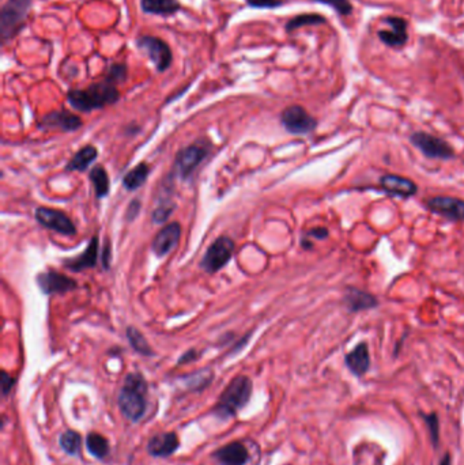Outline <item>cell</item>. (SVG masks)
Masks as SVG:
<instances>
[{
    "label": "cell",
    "mask_w": 464,
    "mask_h": 465,
    "mask_svg": "<svg viewBox=\"0 0 464 465\" xmlns=\"http://www.w3.org/2000/svg\"><path fill=\"white\" fill-rule=\"evenodd\" d=\"M67 102L78 112L90 113L105 106L115 105L120 100L117 85L104 76L100 82L91 83L86 88H71L67 93Z\"/></svg>",
    "instance_id": "6da1fadb"
},
{
    "label": "cell",
    "mask_w": 464,
    "mask_h": 465,
    "mask_svg": "<svg viewBox=\"0 0 464 465\" xmlns=\"http://www.w3.org/2000/svg\"><path fill=\"white\" fill-rule=\"evenodd\" d=\"M148 384L141 373H130L124 378L123 387L117 394V406L127 421L136 423L147 411Z\"/></svg>",
    "instance_id": "7a4b0ae2"
},
{
    "label": "cell",
    "mask_w": 464,
    "mask_h": 465,
    "mask_svg": "<svg viewBox=\"0 0 464 465\" xmlns=\"http://www.w3.org/2000/svg\"><path fill=\"white\" fill-rule=\"evenodd\" d=\"M253 391L252 379L247 376H237L228 384L221 393L217 404L213 407V414L221 421L234 418L241 409L247 407Z\"/></svg>",
    "instance_id": "3957f363"
},
{
    "label": "cell",
    "mask_w": 464,
    "mask_h": 465,
    "mask_svg": "<svg viewBox=\"0 0 464 465\" xmlns=\"http://www.w3.org/2000/svg\"><path fill=\"white\" fill-rule=\"evenodd\" d=\"M33 0H6L0 9V41L9 44L25 29Z\"/></svg>",
    "instance_id": "277c9868"
},
{
    "label": "cell",
    "mask_w": 464,
    "mask_h": 465,
    "mask_svg": "<svg viewBox=\"0 0 464 465\" xmlns=\"http://www.w3.org/2000/svg\"><path fill=\"white\" fill-rule=\"evenodd\" d=\"M136 48L145 53L158 73H166L173 64V52L169 44L153 34H139L135 39Z\"/></svg>",
    "instance_id": "5b68a950"
},
{
    "label": "cell",
    "mask_w": 464,
    "mask_h": 465,
    "mask_svg": "<svg viewBox=\"0 0 464 465\" xmlns=\"http://www.w3.org/2000/svg\"><path fill=\"white\" fill-rule=\"evenodd\" d=\"M234 252V241L226 235H221L207 247L203 259L201 262V268L207 274H216L221 271L229 260L232 259Z\"/></svg>",
    "instance_id": "8992f818"
},
{
    "label": "cell",
    "mask_w": 464,
    "mask_h": 465,
    "mask_svg": "<svg viewBox=\"0 0 464 465\" xmlns=\"http://www.w3.org/2000/svg\"><path fill=\"white\" fill-rule=\"evenodd\" d=\"M281 124L291 135H308L318 127V120L301 105H291L281 113Z\"/></svg>",
    "instance_id": "52a82bcc"
},
{
    "label": "cell",
    "mask_w": 464,
    "mask_h": 465,
    "mask_svg": "<svg viewBox=\"0 0 464 465\" xmlns=\"http://www.w3.org/2000/svg\"><path fill=\"white\" fill-rule=\"evenodd\" d=\"M208 155V147L206 145H187L181 148L174 160V175H178L183 180H187Z\"/></svg>",
    "instance_id": "ba28073f"
},
{
    "label": "cell",
    "mask_w": 464,
    "mask_h": 465,
    "mask_svg": "<svg viewBox=\"0 0 464 465\" xmlns=\"http://www.w3.org/2000/svg\"><path fill=\"white\" fill-rule=\"evenodd\" d=\"M411 143L415 145L423 155L435 160H450L453 158V148L444 139L426 132H415L410 138Z\"/></svg>",
    "instance_id": "9c48e42d"
},
{
    "label": "cell",
    "mask_w": 464,
    "mask_h": 465,
    "mask_svg": "<svg viewBox=\"0 0 464 465\" xmlns=\"http://www.w3.org/2000/svg\"><path fill=\"white\" fill-rule=\"evenodd\" d=\"M34 218L45 229L54 230L61 235L71 237L76 234V228L73 220L60 210H54L49 207H39L34 213Z\"/></svg>",
    "instance_id": "30bf717a"
},
{
    "label": "cell",
    "mask_w": 464,
    "mask_h": 465,
    "mask_svg": "<svg viewBox=\"0 0 464 465\" xmlns=\"http://www.w3.org/2000/svg\"><path fill=\"white\" fill-rule=\"evenodd\" d=\"M36 282H37L40 290L46 295L66 294V292L75 290L78 287L76 280L66 277L55 270H48V271L40 272L36 277Z\"/></svg>",
    "instance_id": "8fae6325"
},
{
    "label": "cell",
    "mask_w": 464,
    "mask_h": 465,
    "mask_svg": "<svg viewBox=\"0 0 464 465\" xmlns=\"http://www.w3.org/2000/svg\"><path fill=\"white\" fill-rule=\"evenodd\" d=\"M428 208L452 222H464V200L450 196H435L428 200Z\"/></svg>",
    "instance_id": "7c38bea8"
},
{
    "label": "cell",
    "mask_w": 464,
    "mask_h": 465,
    "mask_svg": "<svg viewBox=\"0 0 464 465\" xmlns=\"http://www.w3.org/2000/svg\"><path fill=\"white\" fill-rule=\"evenodd\" d=\"M82 126H84L82 118L66 109L49 112L40 120V127L44 130L74 132L79 130Z\"/></svg>",
    "instance_id": "4fadbf2b"
},
{
    "label": "cell",
    "mask_w": 464,
    "mask_h": 465,
    "mask_svg": "<svg viewBox=\"0 0 464 465\" xmlns=\"http://www.w3.org/2000/svg\"><path fill=\"white\" fill-rule=\"evenodd\" d=\"M384 24L390 26V29H381L378 33L380 41L390 48H399L406 44L408 40L407 34L406 19L402 16H387L384 18Z\"/></svg>",
    "instance_id": "5bb4252c"
},
{
    "label": "cell",
    "mask_w": 464,
    "mask_h": 465,
    "mask_svg": "<svg viewBox=\"0 0 464 465\" xmlns=\"http://www.w3.org/2000/svg\"><path fill=\"white\" fill-rule=\"evenodd\" d=\"M180 449V438L174 431L158 433L147 441V453L154 459L171 457Z\"/></svg>",
    "instance_id": "9a60e30c"
},
{
    "label": "cell",
    "mask_w": 464,
    "mask_h": 465,
    "mask_svg": "<svg viewBox=\"0 0 464 465\" xmlns=\"http://www.w3.org/2000/svg\"><path fill=\"white\" fill-rule=\"evenodd\" d=\"M180 237H181V225L178 222L165 225L153 240L151 249L158 257H163L177 247Z\"/></svg>",
    "instance_id": "2e32d148"
},
{
    "label": "cell",
    "mask_w": 464,
    "mask_h": 465,
    "mask_svg": "<svg viewBox=\"0 0 464 465\" xmlns=\"http://www.w3.org/2000/svg\"><path fill=\"white\" fill-rule=\"evenodd\" d=\"M219 465H246L249 461L248 448L240 441H233L213 453Z\"/></svg>",
    "instance_id": "e0dca14e"
},
{
    "label": "cell",
    "mask_w": 464,
    "mask_h": 465,
    "mask_svg": "<svg viewBox=\"0 0 464 465\" xmlns=\"http://www.w3.org/2000/svg\"><path fill=\"white\" fill-rule=\"evenodd\" d=\"M380 185L388 195L403 199L414 196L418 189L413 180L396 175H383L380 180Z\"/></svg>",
    "instance_id": "ac0fdd59"
},
{
    "label": "cell",
    "mask_w": 464,
    "mask_h": 465,
    "mask_svg": "<svg viewBox=\"0 0 464 465\" xmlns=\"http://www.w3.org/2000/svg\"><path fill=\"white\" fill-rule=\"evenodd\" d=\"M99 262V237H91L86 249L78 256L63 260L64 267L74 272H81L87 268H94Z\"/></svg>",
    "instance_id": "d6986e66"
},
{
    "label": "cell",
    "mask_w": 464,
    "mask_h": 465,
    "mask_svg": "<svg viewBox=\"0 0 464 465\" xmlns=\"http://www.w3.org/2000/svg\"><path fill=\"white\" fill-rule=\"evenodd\" d=\"M345 362L354 376L357 377L363 376L370 366V355H369L368 344L360 343L355 349H351L346 355Z\"/></svg>",
    "instance_id": "ffe728a7"
},
{
    "label": "cell",
    "mask_w": 464,
    "mask_h": 465,
    "mask_svg": "<svg viewBox=\"0 0 464 465\" xmlns=\"http://www.w3.org/2000/svg\"><path fill=\"white\" fill-rule=\"evenodd\" d=\"M345 304L350 312H361L373 309L378 305L376 297L366 291L358 290L355 287H348L345 294Z\"/></svg>",
    "instance_id": "44dd1931"
},
{
    "label": "cell",
    "mask_w": 464,
    "mask_h": 465,
    "mask_svg": "<svg viewBox=\"0 0 464 465\" xmlns=\"http://www.w3.org/2000/svg\"><path fill=\"white\" fill-rule=\"evenodd\" d=\"M183 6L178 0H141V10L148 15L172 16L181 11Z\"/></svg>",
    "instance_id": "7402d4cb"
},
{
    "label": "cell",
    "mask_w": 464,
    "mask_h": 465,
    "mask_svg": "<svg viewBox=\"0 0 464 465\" xmlns=\"http://www.w3.org/2000/svg\"><path fill=\"white\" fill-rule=\"evenodd\" d=\"M99 150L94 145H87L74 154L73 158L66 165L67 172H86L87 168L97 160Z\"/></svg>",
    "instance_id": "603a6c76"
},
{
    "label": "cell",
    "mask_w": 464,
    "mask_h": 465,
    "mask_svg": "<svg viewBox=\"0 0 464 465\" xmlns=\"http://www.w3.org/2000/svg\"><path fill=\"white\" fill-rule=\"evenodd\" d=\"M85 444H86L87 451L97 460L106 459V456L111 451L109 441L106 439V436H102L100 433H96V431H91L87 434Z\"/></svg>",
    "instance_id": "cb8c5ba5"
},
{
    "label": "cell",
    "mask_w": 464,
    "mask_h": 465,
    "mask_svg": "<svg viewBox=\"0 0 464 465\" xmlns=\"http://www.w3.org/2000/svg\"><path fill=\"white\" fill-rule=\"evenodd\" d=\"M327 24V18L316 13H306V14L296 15L285 24V30L288 33H293L296 30L301 29L305 26H319Z\"/></svg>",
    "instance_id": "d4e9b609"
},
{
    "label": "cell",
    "mask_w": 464,
    "mask_h": 465,
    "mask_svg": "<svg viewBox=\"0 0 464 465\" xmlns=\"http://www.w3.org/2000/svg\"><path fill=\"white\" fill-rule=\"evenodd\" d=\"M59 445L66 454L79 457L82 453V436L75 430H66L60 434Z\"/></svg>",
    "instance_id": "484cf974"
},
{
    "label": "cell",
    "mask_w": 464,
    "mask_h": 465,
    "mask_svg": "<svg viewBox=\"0 0 464 465\" xmlns=\"http://www.w3.org/2000/svg\"><path fill=\"white\" fill-rule=\"evenodd\" d=\"M148 175H150V166L146 162L138 163L132 170L124 175L123 185L128 190H135L145 184Z\"/></svg>",
    "instance_id": "4316f807"
},
{
    "label": "cell",
    "mask_w": 464,
    "mask_h": 465,
    "mask_svg": "<svg viewBox=\"0 0 464 465\" xmlns=\"http://www.w3.org/2000/svg\"><path fill=\"white\" fill-rule=\"evenodd\" d=\"M90 181L96 190V196L97 199H102L105 196L109 195V177L105 170V168L102 165H96L91 170H90Z\"/></svg>",
    "instance_id": "83f0119b"
},
{
    "label": "cell",
    "mask_w": 464,
    "mask_h": 465,
    "mask_svg": "<svg viewBox=\"0 0 464 465\" xmlns=\"http://www.w3.org/2000/svg\"><path fill=\"white\" fill-rule=\"evenodd\" d=\"M127 339L130 342L131 347L133 351H136L138 354L143 355V357H153L154 351L150 347V344L147 343L145 336L141 334L135 327H128L127 328Z\"/></svg>",
    "instance_id": "f1b7e54d"
},
{
    "label": "cell",
    "mask_w": 464,
    "mask_h": 465,
    "mask_svg": "<svg viewBox=\"0 0 464 465\" xmlns=\"http://www.w3.org/2000/svg\"><path fill=\"white\" fill-rule=\"evenodd\" d=\"M105 78L109 79L115 85L124 83L128 79V66L126 63H120V61L112 63L105 73Z\"/></svg>",
    "instance_id": "f546056e"
},
{
    "label": "cell",
    "mask_w": 464,
    "mask_h": 465,
    "mask_svg": "<svg viewBox=\"0 0 464 465\" xmlns=\"http://www.w3.org/2000/svg\"><path fill=\"white\" fill-rule=\"evenodd\" d=\"M311 1H316V3L326 4L328 7H333L335 11L342 16H348V15L353 14V10H354L350 0H311Z\"/></svg>",
    "instance_id": "4dcf8cb0"
},
{
    "label": "cell",
    "mask_w": 464,
    "mask_h": 465,
    "mask_svg": "<svg viewBox=\"0 0 464 465\" xmlns=\"http://www.w3.org/2000/svg\"><path fill=\"white\" fill-rule=\"evenodd\" d=\"M248 7L258 10H276L286 4V0H246Z\"/></svg>",
    "instance_id": "1f68e13d"
},
{
    "label": "cell",
    "mask_w": 464,
    "mask_h": 465,
    "mask_svg": "<svg viewBox=\"0 0 464 465\" xmlns=\"http://www.w3.org/2000/svg\"><path fill=\"white\" fill-rule=\"evenodd\" d=\"M173 210V204H168L166 202H165V203H161L160 207H157V208L154 210L151 218H153V220H154L156 223H165V222L169 219V217L172 215Z\"/></svg>",
    "instance_id": "d6a6232c"
},
{
    "label": "cell",
    "mask_w": 464,
    "mask_h": 465,
    "mask_svg": "<svg viewBox=\"0 0 464 465\" xmlns=\"http://www.w3.org/2000/svg\"><path fill=\"white\" fill-rule=\"evenodd\" d=\"M425 421H426V426L430 431V438L433 441V445L437 446L438 444V438H440V423H438V418L435 414H430V415H426L425 417Z\"/></svg>",
    "instance_id": "836d02e7"
},
{
    "label": "cell",
    "mask_w": 464,
    "mask_h": 465,
    "mask_svg": "<svg viewBox=\"0 0 464 465\" xmlns=\"http://www.w3.org/2000/svg\"><path fill=\"white\" fill-rule=\"evenodd\" d=\"M0 384H1V394L3 397H7L11 389L14 388L15 384H16V379L14 377H11L6 370H1V374H0Z\"/></svg>",
    "instance_id": "e575fe53"
},
{
    "label": "cell",
    "mask_w": 464,
    "mask_h": 465,
    "mask_svg": "<svg viewBox=\"0 0 464 465\" xmlns=\"http://www.w3.org/2000/svg\"><path fill=\"white\" fill-rule=\"evenodd\" d=\"M102 267L104 270H109L111 268V262H112V245L111 241H106L104 249H102Z\"/></svg>",
    "instance_id": "d590c367"
},
{
    "label": "cell",
    "mask_w": 464,
    "mask_h": 465,
    "mask_svg": "<svg viewBox=\"0 0 464 465\" xmlns=\"http://www.w3.org/2000/svg\"><path fill=\"white\" fill-rule=\"evenodd\" d=\"M141 208H142V204H141V202H139L138 199H133V200L128 204V208H127V213H126V219H127L128 222H132L133 219L138 217Z\"/></svg>",
    "instance_id": "8d00e7d4"
},
{
    "label": "cell",
    "mask_w": 464,
    "mask_h": 465,
    "mask_svg": "<svg viewBox=\"0 0 464 465\" xmlns=\"http://www.w3.org/2000/svg\"><path fill=\"white\" fill-rule=\"evenodd\" d=\"M199 355H201V354H199L196 349H188L187 352H184V354L178 358V362H177V364H191V362L196 361V359L199 358Z\"/></svg>",
    "instance_id": "74e56055"
},
{
    "label": "cell",
    "mask_w": 464,
    "mask_h": 465,
    "mask_svg": "<svg viewBox=\"0 0 464 465\" xmlns=\"http://www.w3.org/2000/svg\"><path fill=\"white\" fill-rule=\"evenodd\" d=\"M305 237H312L316 240H326L328 237V230L326 228H313L309 232H305Z\"/></svg>",
    "instance_id": "f35d334b"
},
{
    "label": "cell",
    "mask_w": 464,
    "mask_h": 465,
    "mask_svg": "<svg viewBox=\"0 0 464 465\" xmlns=\"http://www.w3.org/2000/svg\"><path fill=\"white\" fill-rule=\"evenodd\" d=\"M438 465H450V454H445L444 456V459L440 461V464Z\"/></svg>",
    "instance_id": "ab89813d"
},
{
    "label": "cell",
    "mask_w": 464,
    "mask_h": 465,
    "mask_svg": "<svg viewBox=\"0 0 464 465\" xmlns=\"http://www.w3.org/2000/svg\"><path fill=\"white\" fill-rule=\"evenodd\" d=\"M186 90H187V88H183V90H181V91H180V93H178V94H177V97H178V96H181V94H183V93H184V91H186ZM173 98H176V97H173ZM173 98H169V100H168V102L172 101V100H173Z\"/></svg>",
    "instance_id": "60d3db41"
}]
</instances>
